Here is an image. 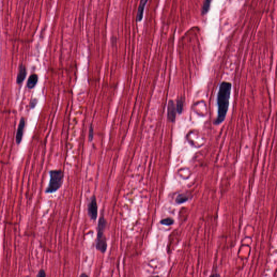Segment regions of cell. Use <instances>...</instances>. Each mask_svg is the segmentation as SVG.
<instances>
[{"label":"cell","mask_w":277,"mask_h":277,"mask_svg":"<svg viewBox=\"0 0 277 277\" xmlns=\"http://www.w3.org/2000/svg\"><path fill=\"white\" fill-rule=\"evenodd\" d=\"M231 89V83L227 81H223L220 85L217 94L218 116L214 122L216 124H220L225 119L229 107Z\"/></svg>","instance_id":"cell-1"},{"label":"cell","mask_w":277,"mask_h":277,"mask_svg":"<svg viewBox=\"0 0 277 277\" xmlns=\"http://www.w3.org/2000/svg\"><path fill=\"white\" fill-rule=\"evenodd\" d=\"M106 226L107 221L102 215L99 220L96 242V250L102 253H105L107 248V239L104 234Z\"/></svg>","instance_id":"cell-2"},{"label":"cell","mask_w":277,"mask_h":277,"mask_svg":"<svg viewBox=\"0 0 277 277\" xmlns=\"http://www.w3.org/2000/svg\"><path fill=\"white\" fill-rule=\"evenodd\" d=\"M50 180L46 189V193H53L59 190L62 185L64 173L60 170H54L49 171Z\"/></svg>","instance_id":"cell-3"},{"label":"cell","mask_w":277,"mask_h":277,"mask_svg":"<svg viewBox=\"0 0 277 277\" xmlns=\"http://www.w3.org/2000/svg\"><path fill=\"white\" fill-rule=\"evenodd\" d=\"M98 204L96 196L93 195L88 205V214L92 220H96L98 217Z\"/></svg>","instance_id":"cell-4"},{"label":"cell","mask_w":277,"mask_h":277,"mask_svg":"<svg viewBox=\"0 0 277 277\" xmlns=\"http://www.w3.org/2000/svg\"><path fill=\"white\" fill-rule=\"evenodd\" d=\"M177 112L176 105L175 104L173 101H170V102L168 103V111H167V118L170 121L174 122Z\"/></svg>","instance_id":"cell-5"},{"label":"cell","mask_w":277,"mask_h":277,"mask_svg":"<svg viewBox=\"0 0 277 277\" xmlns=\"http://www.w3.org/2000/svg\"><path fill=\"white\" fill-rule=\"evenodd\" d=\"M24 126H25V120L23 118H21L20 120V124H19L18 131L16 136V140L18 144H19L21 142L24 131Z\"/></svg>","instance_id":"cell-6"},{"label":"cell","mask_w":277,"mask_h":277,"mask_svg":"<svg viewBox=\"0 0 277 277\" xmlns=\"http://www.w3.org/2000/svg\"><path fill=\"white\" fill-rule=\"evenodd\" d=\"M27 72L26 67L23 65H20L17 77V83L20 85L23 82L26 77Z\"/></svg>","instance_id":"cell-7"},{"label":"cell","mask_w":277,"mask_h":277,"mask_svg":"<svg viewBox=\"0 0 277 277\" xmlns=\"http://www.w3.org/2000/svg\"><path fill=\"white\" fill-rule=\"evenodd\" d=\"M38 81V77L36 74H32L29 78L27 81V87L32 89L35 87Z\"/></svg>","instance_id":"cell-8"},{"label":"cell","mask_w":277,"mask_h":277,"mask_svg":"<svg viewBox=\"0 0 277 277\" xmlns=\"http://www.w3.org/2000/svg\"><path fill=\"white\" fill-rule=\"evenodd\" d=\"M147 2V0H142V2L140 4V7L139 8V10L137 12V17H136L137 21H140L142 20L145 7L146 5Z\"/></svg>","instance_id":"cell-9"},{"label":"cell","mask_w":277,"mask_h":277,"mask_svg":"<svg viewBox=\"0 0 277 277\" xmlns=\"http://www.w3.org/2000/svg\"><path fill=\"white\" fill-rule=\"evenodd\" d=\"M211 2H212V0H205L204 1L203 8H202V14L204 15L207 14V12L209 10Z\"/></svg>","instance_id":"cell-10"},{"label":"cell","mask_w":277,"mask_h":277,"mask_svg":"<svg viewBox=\"0 0 277 277\" xmlns=\"http://www.w3.org/2000/svg\"><path fill=\"white\" fill-rule=\"evenodd\" d=\"M183 103H184V101H183V98L179 99L177 100L176 108H177V112L179 114H181L182 113V111H183Z\"/></svg>","instance_id":"cell-11"},{"label":"cell","mask_w":277,"mask_h":277,"mask_svg":"<svg viewBox=\"0 0 277 277\" xmlns=\"http://www.w3.org/2000/svg\"><path fill=\"white\" fill-rule=\"evenodd\" d=\"M173 223H174V221H173L172 219L170 218L165 219H163V220H162L160 221V223H161L162 224V225H167V226L172 225Z\"/></svg>","instance_id":"cell-12"},{"label":"cell","mask_w":277,"mask_h":277,"mask_svg":"<svg viewBox=\"0 0 277 277\" xmlns=\"http://www.w3.org/2000/svg\"><path fill=\"white\" fill-rule=\"evenodd\" d=\"M187 200L188 198L187 196L184 195H180L177 197L176 201L178 204H181V203L185 202L186 201H187Z\"/></svg>","instance_id":"cell-13"},{"label":"cell","mask_w":277,"mask_h":277,"mask_svg":"<svg viewBox=\"0 0 277 277\" xmlns=\"http://www.w3.org/2000/svg\"><path fill=\"white\" fill-rule=\"evenodd\" d=\"M37 277H44L46 276V272L44 270H41L39 271V272L38 273L37 275Z\"/></svg>","instance_id":"cell-14"},{"label":"cell","mask_w":277,"mask_h":277,"mask_svg":"<svg viewBox=\"0 0 277 277\" xmlns=\"http://www.w3.org/2000/svg\"><path fill=\"white\" fill-rule=\"evenodd\" d=\"M93 129L92 127H90V134H89L90 141H91L92 140V139L93 137Z\"/></svg>","instance_id":"cell-15"},{"label":"cell","mask_w":277,"mask_h":277,"mask_svg":"<svg viewBox=\"0 0 277 277\" xmlns=\"http://www.w3.org/2000/svg\"><path fill=\"white\" fill-rule=\"evenodd\" d=\"M37 103V100L36 99H33V100L31 101V108H33L35 107V106Z\"/></svg>","instance_id":"cell-16"},{"label":"cell","mask_w":277,"mask_h":277,"mask_svg":"<svg viewBox=\"0 0 277 277\" xmlns=\"http://www.w3.org/2000/svg\"><path fill=\"white\" fill-rule=\"evenodd\" d=\"M80 276H81V277H83V276H86V277H87L88 275H86L85 273H83V274H82Z\"/></svg>","instance_id":"cell-17"}]
</instances>
